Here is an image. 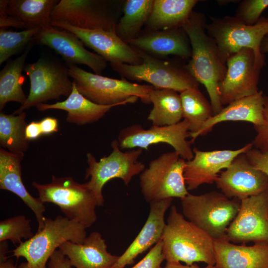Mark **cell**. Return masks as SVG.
<instances>
[{"label":"cell","mask_w":268,"mask_h":268,"mask_svg":"<svg viewBox=\"0 0 268 268\" xmlns=\"http://www.w3.org/2000/svg\"><path fill=\"white\" fill-rule=\"evenodd\" d=\"M206 23L203 14L193 11L182 27L189 37L192 49L185 67L198 82L204 86L215 115L224 107L220 100L219 87L225 77L227 66L215 41L206 31Z\"/></svg>","instance_id":"obj_1"},{"label":"cell","mask_w":268,"mask_h":268,"mask_svg":"<svg viewBox=\"0 0 268 268\" xmlns=\"http://www.w3.org/2000/svg\"><path fill=\"white\" fill-rule=\"evenodd\" d=\"M162 241L166 262L215 265L214 240L188 220L174 205L171 206Z\"/></svg>","instance_id":"obj_2"},{"label":"cell","mask_w":268,"mask_h":268,"mask_svg":"<svg viewBox=\"0 0 268 268\" xmlns=\"http://www.w3.org/2000/svg\"><path fill=\"white\" fill-rule=\"evenodd\" d=\"M86 228L66 216L54 219L46 218L43 228L29 240L21 242L12 256L24 258L26 262L18 268H47L46 264L52 254L67 241L82 244L86 238Z\"/></svg>","instance_id":"obj_3"},{"label":"cell","mask_w":268,"mask_h":268,"mask_svg":"<svg viewBox=\"0 0 268 268\" xmlns=\"http://www.w3.org/2000/svg\"><path fill=\"white\" fill-rule=\"evenodd\" d=\"M70 77L79 92L92 102L102 105L119 106L133 103L138 99L150 103L149 94L154 87L93 73L68 65Z\"/></svg>","instance_id":"obj_4"},{"label":"cell","mask_w":268,"mask_h":268,"mask_svg":"<svg viewBox=\"0 0 268 268\" xmlns=\"http://www.w3.org/2000/svg\"><path fill=\"white\" fill-rule=\"evenodd\" d=\"M32 185L37 190L42 202L57 205L69 219L86 228L96 222L97 200L84 183L79 184L71 177H57L52 175L49 183L41 184L34 181Z\"/></svg>","instance_id":"obj_5"},{"label":"cell","mask_w":268,"mask_h":268,"mask_svg":"<svg viewBox=\"0 0 268 268\" xmlns=\"http://www.w3.org/2000/svg\"><path fill=\"white\" fill-rule=\"evenodd\" d=\"M181 201L184 216L214 240L226 237L241 204L240 200L229 199L216 191L199 195L189 194Z\"/></svg>","instance_id":"obj_6"},{"label":"cell","mask_w":268,"mask_h":268,"mask_svg":"<svg viewBox=\"0 0 268 268\" xmlns=\"http://www.w3.org/2000/svg\"><path fill=\"white\" fill-rule=\"evenodd\" d=\"M186 162L174 151L164 153L149 162L139 175L141 192L147 202L182 199L189 194L184 175Z\"/></svg>","instance_id":"obj_7"},{"label":"cell","mask_w":268,"mask_h":268,"mask_svg":"<svg viewBox=\"0 0 268 268\" xmlns=\"http://www.w3.org/2000/svg\"><path fill=\"white\" fill-rule=\"evenodd\" d=\"M205 29L215 41L221 58L226 64L231 56L244 48L252 49L258 61L265 65V56L261 52V45L268 33V19L262 17L254 25H247L235 16L211 17Z\"/></svg>","instance_id":"obj_8"},{"label":"cell","mask_w":268,"mask_h":268,"mask_svg":"<svg viewBox=\"0 0 268 268\" xmlns=\"http://www.w3.org/2000/svg\"><path fill=\"white\" fill-rule=\"evenodd\" d=\"M111 145V153L99 161L92 153L87 154L88 167L85 178L90 177V179L84 184L95 196L98 206L104 205L102 190L108 181L118 178L128 186L133 178L140 174L145 168L144 164L138 161L142 149L137 148L122 151L116 139L112 142Z\"/></svg>","instance_id":"obj_9"},{"label":"cell","mask_w":268,"mask_h":268,"mask_svg":"<svg viewBox=\"0 0 268 268\" xmlns=\"http://www.w3.org/2000/svg\"><path fill=\"white\" fill-rule=\"evenodd\" d=\"M135 49L141 58V64H110L113 69L123 78L143 81L154 88L172 89L179 93L188 89L199 87V83L189 72L185 66L181 67Z\"/></svg>","instance_id":"obj_10"},{"label":"cell","mask_w":268,"mask_h":268,"mask_svg":"<svg viewBox=\"0 0 268 268\" xmlns=\"http://www.w3.org/2000/svg\"><path fill=\"white\" fill-rule=\"evenodd\" d=\"M23 71L29 77V93L25 102L13 112L14 115L62 96L67 97L71 92L73 81L69 79L68 67L60 63L40 58L25 66Z\"/></svg>","instance_id":"obj_11"},{"label":"cell","mask_w":268,"mask_h":268,"mask_svg":"<svg viewBox=\"0 0 268 268\" xmlns=\"http://www.w3.org/2000/svg\"><path fill=\"white\" fill-rule=\"evenodd\" d=\"M118 3L105 0H61L54 8L52 22H63L84 29L115 31Z\"/></svg>","instance_id":"obj_12"},{"label":"cell","mask_w":268,"mask_h":268,"mask_svg":"<svg viewBox=\"0 0 268 268\" xmlns=\"http://www.w3.org/2000/svg\"><path fill=\"white\" fill-rule=\"evenodd\" d=\"M189 123L183 119L178 124L165 126H154L145 129L140 125H134L122 130L118 141L122 149L139 148L148 150V147L159 143L171 145L181 157L186 161L194 157L189 137Z\"/></svg>","instance_id":"obj_13"},{"label":"cell","mask_w":268,"mask_h":268,"mask_svg":"<svg viewBox=\"0 0 268 268\" xmlns=\"http://www.w3.org/2000/svg\"><path fill=\"white\" fill-rule=\"evenodd\" d=\"M227 70L219 87L222 105L257 93L260 74L264 66L257 60L254 51L244 48L226 61Z\"/></svg>","instance_id":"obj_14"},{"label":"cell","mask_w":268,"mask_h":268,"mask_svg":"<svg viewBox=\"0 0 268 268\" xmlns=\"http://www.w3.org/2000/svg\"><path fill=\"white\" fill-rule=\"evenodd\" d=\"M226 238L234 243H268V190L241 200Z\"/></svg>","instance_id":"obj_15"},{"label":"cell","mask_w":268,"mask_h":268,"mask_svg":"<svg viewBox=\"0 0 268 268\" xmlns=\"http://www.w3.org/2000/svg\"><path fill=\"white\" fill-rule=\"evenodd\" d=\"M215 183L227 197L240 200L268 190V176L251 165L246 152L237 156Z\"/></svg>","instance_id":"obj_16"},{"label":"cell","mask_w":268,"mask_h":268,"mask_svg":"<svg viewBox=\"0 0 268 268\" xmlns=\"http://www.w3.org/2000/svg\"><path fill=\"white\" fill-rule=\"evenodd\" d=\"M34 42L47 46L60 55L68 65L83 64L95 73L100 74L107 67V61L97 54L85 49L84 44L74 33L53 26L41 28Z\"/></svg>","instance_id":"obj_17"},{"label":"cell","mask_w":268,"mask_h":268,"mask_svg":"<svg viewBox=\"0 0 268 268\" xmlns=\"http://www.w3.org/2000/svg\"><path fill=\"white\" fill-rule=\"evenodd\" d=\"M51 24L75 34L84 45L93 49L110 64L136 65L141 63V58L136 50L121 39L115 31L84 29L60 22H52Z\"/></svg>","instance_id":"obj_18"},{"label":"cell","mask_w":268,"mask_h":268,"mask_svg":"<svg viewBox=\"0 0 268 268\" xmlns=\"http://www.w3.org/2000/svg\"><path fill=\"white\" fill-rule=\"evenodd\" d=\"M253 147L252 142L236 150L204 151L194 147V157L186 161L184 169L188 190H194L202 184L215 182L221 171L228 168L237 156Z\"/></svg>","instance_id":"obj_19"},{"label":"cell","mask_w":268,"mask_h":268,"mask_svg":"<svg viewBox=\"0 0 268 268\" xmlns=\"http://www.w3.org/2000/svg\"><path fill=\"white\" fill-rule=\"evenodd\" d=\"M172 198L150 203L147 218L140 232L111 268H125L134 264L136 258L160 240L166 225L165 214Z\"/></svg>","instance_id":"obj_20"},{"label":"cell","mask_w":268,"mask_h":268,"mask_svg":"<svg viewBox=\"0 0 268 268\" xmlns=\"http://www.w3.org/2000/svg\"><path fill=\"white\" fill-rule=\"evenodd\" d=\"M127 43L154 57L174 55L190 59L192 55L189 37L182 27L150 31Z\"/></svg>","instance_id":"obj_21"},{"label":"cell","mask_w":268,"mask_h":268,"mask_svg":"<svg viewBox=\"0 0 268 268\" xmlns=\"http://www.w3.org/2000/svg\"><path fill=\"white\" fill-rule=\"evenodd\" d=\"M218 268H268V243L237 245L226 238L214 240Z\"/></svg>","instance_id":"obj_22"},{"label":"cell","mask_w":268,"mask_h":268,"mask_svg":"<svg viewBox=\"0 0 268 268\" xmlns=\"http://www.w3.org/2000/svg\"><path fill=\"white\" fill-rule=\"evenodd\" d=\"M23 157V155L0 148V189L17 195L33 211L38 223L37 231H39L44 225L45 207L38 198L30 194L23 184L21 165Z\"/></svg>","instance_id":"obj_23"},{"label":"cell","mask_w":268,"mask_h":268,"mask_svg":"<svg viewBox=\"0 0 268 268\" xmlns=\"http://www.w3.org/2000/svg\"><path fill=\"white\" fill-rule=\"evenodd\" d=\"M264 93L262 90L244 98L235 100L224 107L217 114L207 120L196 133L190 134L193 142L198 136L209 133L217 124L227 121H244L254 126H261L264 122Z\"/></svg>","instance_id":"obj_24"},{"label":"cell","mask_w":268,"mask_h":268,"mask_svg":"<svg viewBox=\"0 0 268 268\" xmlns=\"http://www.w3.org/2000/svg\"><path fill=\"white\" fill-rule=\"evenodd\" d=\"M58 249L75 268H111L119 257L108 252L105 241L98 232H92L82 244L67 241Z\"/></svg>","instance_id":"obj_25"},{"label":"cell","mask_w":268,"mask_h":268,"mask_svg":"<svg viewBox=\"0 0 268 268\" xmlns=\"http://www.w3.org/2000/svg\"><path fill=\"white\" fill-rule=\"evenodd\" d=\"M116 105H102L96 104L82 95L73 81L71 93L63 101L54 104L41 103L36 107L40 111L51 109L64 110L67 112V122L82 126L92 124L102 119Z\"/></svg>","instance_id":"obj_26"},{"label":"cell","mask_w":268,"mask_h":268,"mask_svg":"<svg viewBox=\"0 0 268 268\" xmlns=\"http://www.w3.org/2000/svg\"><path fill=\"white\" fill-rule=\"evenodd\" d=\"M198 2L197 0H153L145 25L150 31L182 27Z\"/></svg>","instance_id":"obj_27"},{"label":"cell","mask_w":268,"mask_h":268,"mask_svg":"<svg viewBox=\"0 0 268 268\" xmlns=\"http://www.w3.org/2000/svg\"><path fill=\"white\" fill-rule=\"evenodd\" d=\"M32 41L24 52L14 60L9 61L0 71V110L1 111L9 102H16L21 105L26 101L22 85L25 78L22 72L25 60L33 46Z\"/></svg>","instance_id":"obj_28"},{"label":"cell","mask_w":268,"mask_h":268,"mask_svg":"<svg viewBox=\"0 0 268 268\" xmlns=\"http://www.w3.org/2000/svg\"><path fill=\"white\" fill-rule=\"evenodd\" d=\"M56 0H9L8 13L22 23L25 29L51 26Z\"/></svg>","instance_id":"obj_29"},{"label":"cell","mask_w":268,"mask_h":268,"mask_svg":"<svg viewBox=\"0 0 268 268\" xmlns=\"http://www.w3.org/2000/svg\"><path fill=\"white\" fill-rule=\"evenodd\" d=\"M149 100L153 107L147 119L152 126H170L182 121V105L178 92L154 87L149 94Z\"/></svg>","instance_id":"obj_30"},{"label":"cell","mask_w":268,"mask_h":268,"mask_svg":"<svg viewBox=\"0 0 268 268\" xmlns=\"http://www.w3.org/2000/svg\"><path fill=\"white\" fill-rule=\"evenodd\" d=\"M153 3V0H126L123 15L115 27L117 35L126 43L138 37L149 17Z\"/></svg>","instance_id":"obj_31"},{"label":"cell","mask_w":268,"mask_h":268,"mask_svg":"<svg viewBox=\"0 0 268 268\" xmlns=\"http://www.w3.org/2000/svg\"><path fill=\"white\" fill-rule=\"evenodd\" d=\"M26 117L24 111L17 115L0 113V144L15 154L24 155L30 145L25 136Z\"/></svg>","instance_id":"obj_32"},{"label":"cell","mask_w":268,"mask_h":268,"mask_svg":"<svg viewBox=\"0 0 268 268\" xmlns=\"http://www.w3.org/2000/svg\"><path fill=\"white\" fill-rule=\"evenodd\" d=\"M179 93L183 118L189 123L190 134L196 133L213 115L211 104L199 87L188 89Z\"/></svg>","instance_id":"obj_33"},{"label":"cell","mask_w":268,"mask_h":268,"mask_svg":"<svg viewBox=\"0 0 268 268\" xmlns=\"http://www.w3.org/2000/svg\"><path fill=\"white\" fill-rule=\"evenodd\" d=\"M40 28L15 32L0 29V65L21 51L34 40Z\"/></svg>","instance_id":"obj_34"},{"label":"cell","mask_w":268,"mask_h":268,"mask_svg":"<svg viewBox=\"0 0 268 268\" xmlns=\"http://www.w3.org/2000/svg\"><path fill=\"white\" fill-rule=\"evenodd\" d=\"M34 235L30 220L24 215L15 216L0 222V242L9 240L14 244H20L22 239L27 240Z\"/></svg>","instance_id":"obj_35"},{"label":"cell","mask_w":268,"mask_h":268,"mask_svg":"<svg viewBox=\"0 0 268 268\" xmlns=\"http://www.w3.org/2000/svg\"><path fill=\"white\" fill-rule=\"evenodd\" d=\"M268 7V0H244L240 2L235 17L247 25H254Z\"/></svg>","instance_id":"obj_36"},{"label":"cell","mask_w":268,"mask_h":268,"mask_svg":"<svg viewBox=\"0 0 268 268\" xmlns=\"http://www.w3.org/2000/svg\"><path fill=\"white\" fill-rule=\"evenodd\" d=\"M264 122L261 126H254L257 134L252 142L253 146L262 151H268V96L264 95Z\"/></svg>","instance_id":"obj_37"},{"label":"cell","mask_w":268,"mask_h":268,"mask_svg":"<svg viewBox=\"0 0 268 268\" xmlns=\"http://www.w3.org/2000/svg\"><path fill=\"white\" fill-rule=\"evenodd\" d=\"M164 260L161 239L151 248L143 259L131 268H163L161 264Z\"/></svg>","instance_id":"obj_38"},{"label":"cell","mask_w":268,"mask_h":268,"mask_svg":"<svg viewBox=\"0 0 268 268\" xmlns=\"http://www.w3.org/2000/svg\"><path fill=\"white\" fill-rule=\"evenodd\" d=\"M246 155L254 167L268 176V151H262L253 147L246 152Z\"/></svg>","instance_id":"obj_39"},{"label":"cell","mask_w":268,"mask_h":268,"mask_svg":"<svg viewBox=\"0 0 268 268\" xmlns=\"http://www.w3.org/2000/svg\"><path fill=\"white\" fill-rule=\"evenodd\" d=\"M9 0H0V27L6 28L13 27L17 28H24L22 23L16 18L10 15L7 12V6Z\"/></svg>","instance_id":"obj_40"},{"label":"cell","mask_w":268,"mask_h":268,"mask_svg":"<svg viewBox=\"0 0 268 268\" xmlns=\"http://www.w3.org/2000/svg\"><path fill=\"white\" fill-rule=\"evenodd\" d=\"M47 268H72V265L68 259L58 249L49 259Z\"/></svg>","instance_id":"obj_41"},{"label":"cell","mask_w":268,"mask_h":268,"mask_svg":"<svg viewBox=\"0 0 268 268\" xmlns=\"http://www.w3.org/2000/svg\"><path fill=\"white\" fill-rule=\"evenodd\" d=\"M42 134L47 135L58 132V121L51 117H46L39 121Z\"/></svg>","instance_id":"obj_42"},{"label":"cell","mask_w":268,"mask_h":268,"mask_svg":"<svg viewBox=\"0 0 268 268\" xmlns=\"http://www.w3.org/2000/svg\"><path fill=\"white\" fill-rule=\"evenodd\" d=\"M42 135L40 123L32 121L27 124L25 129V136L27 140L31 141L38 138Z\"/></svg>","instance_id":"obj_43"},{"label":"cell","mask_w":268,"mask_h":268,"mask_svg":"<svg viewBox=\"0 0 268 268\" xmlns=\"http://www.w3.org/2000/svg\"><path fill=\"white\" fill-rule=\"evenodd\" d=\"M163 268H218L215 265H207L204 268H201L196 264L191 265H183L180 262H166Z\"/></svg>","instance_id":"obj_44"},{"label":"cell","mask_w":268,"mask_h":268,"mask_svg":"<svg viewBox=\"0 0 268 268\" xmlns=\"http://www.w3.org/2000/svg\"><path fill=\"white\" fill-rule=\"evenodd\" d=\"M0 243V262H2L7 259L6 256L7 245L5 241L1 242Z\"/></svg>","instance_id":"obj_45"},{"label":"cell","mask_w":268,"mask_h":268,"mask_svg":"<svg viewBox=\"0 0 268 268\" xmlns=\"http://www.w3.org/2000/svg\"><path fill=\"white\" fill-rule=\"evenodd\" d=\"M0 268H17L12 259H7L0 262Z\"/></svg>","instance_id":"obj_46"},{"label":"cell","mask_w":268,"mask_h":268,"mask_svg":"<svg viewBox=\"0 0 268 268\" xmlns=\"http://www.w3.org/2000/svg\"><path fill=\"white\" fill-rule=\"evenodd\" d=\"M261 52L264 55L268 53V33L265 36L262 42Z\"/></svg>","instance_id":"obj_47"},{"label":"cell","mask_w":268,"mask_h":268,"mask_svg":"<svg viewBox=\"0 0 268 268\" xmlns=\"http://www.w3.org/2000/svg\"><path fill=\"white\" fill-rule=\"evenodd\" d=\"M267 19H268V17H267Z\"/></svg>","instance_id":"obj_48"}]
</instances>
